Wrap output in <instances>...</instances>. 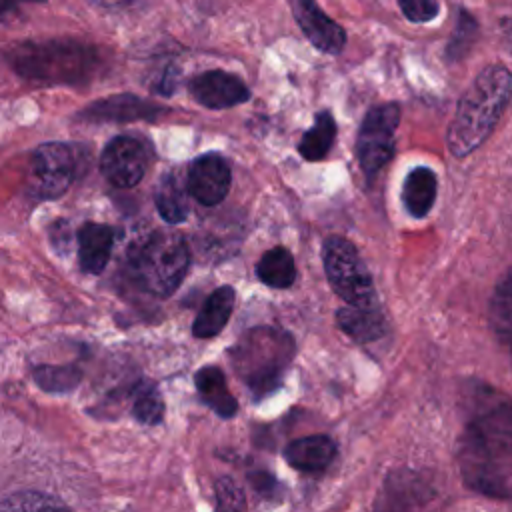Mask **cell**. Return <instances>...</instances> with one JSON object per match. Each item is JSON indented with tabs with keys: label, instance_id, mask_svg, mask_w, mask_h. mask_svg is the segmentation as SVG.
<instances>
[{
	"label": "cell",
	"instance_id": "6",
	"mask_svg": "<svg viewBox=\"0 0 512 512\" xmlns=\"http://www.w3.org/2000/svg\"><path fill=\"white\" fill-rule=\"evenodd\" d=\"M324 270L332 290L352 306L376 302L370 272L352 242L340 236H330L322 250Z\"/></svg>",
	"mask_w": 512,
	"mask_h": 512
},
{
	"label": "cell",
	"instance_id": "28",
	"mask_svg": "<svg viewBox=\"0 0 512 512\" xmlns=\"http://www.w3.org/2000/svg\"><path fill=\"white\" fill-rule=\"evenodd\" d=\"M80 374L72 368H42L38 370V382L48 390H68L78 382Z\"/></svg>",
	"mask_w": 512,
	"mask_h": 512
},
{
	"label": "cell",
	"instance_id": "9",
	"mask_svg": "<svg viewBox=\"0 0 512 512\" xmlns=\"http://www.w3.org/2000/svg\"><path fill=\"white\" fill-rule=\"evenodd\" d=\"M146 164L144 144L132 136L112 138L100 156V170L116 188L136 186L146 172Z\"/></svg>",
	"mask_w": 512,
	"mask_h": 512
},
{
	"label": "cell",
	"instance_id": "4",
	"mask_svg": "<svg viewBox=\"0 0 512 512\" xmlns=\"http://www.w3.org/2000/svg\"><path fill=\"white\" fill-rule=\"evenodd\" d=\"M294 342L278 328L260 326L246 332L232 350V364L258 396L274 392L292 360Z\"/></svg>",
	"mask_w": 512,
	"mask_h": 512
},
{
	"label": "cell",
	"instance_id": "29",
	"mask_svg": "<svg viewBox=\"0 0 512 512\" xmlns=\"http://www.w3.org/2000/svg\"><path fill=\"white\" fill-rule=\"evenodd\" d=\"M398 6L410 22H430L438 14L436 0H398Z\"/></svg>",
	"mask_w": 512,
	"mask_h": 512
},
{
	"label": "cell",
	"instance_id": "22",
	"mask_svg": "<svg viewBox=\"0 0 512 512\" xmlns=\"http://www.w3.org/2000/svg\"><path fill=\"white\" fill-rule=\"evenodd\" d=\"M256 274L264 284H268L272 288H288V286H292V282L296 278L294 258L282 246L272 248V250L264 252V256L260 258V262L256 266Z\"/></svg>",
	"mask_w": 512,
	"mask_h": 512
},
{
	"label": "cell",
	"instance_id": "19",
	"mask_svg": "<svg viewBox=\"0 0 512 512\" xmlns=\"http://www.w3.org/2000/svg\"><path fill=\"white\" fill-rule=\"evenodd\" d=\"M196 388L202 400L222 418H230L238 410L236 398L230 394L224 374L216 366H206L196 372Z\"/></svg>",
	"mask_w": 512,
	"mask_h": 512
},
{
	"label": "cell",
	"instance_id": "3",
	"mask_svg": "<svg viewBox=\"0 0 512 512\" xmlns=\"http://www.w3.org/2000/svg\"><path fill=\"white\" fill-rule=\"evenodd\" d=\"M6 60L18 76L38 84H84L100 66L94 46L68 38L16 42Z\"/></svg>",
	"mask_w": 512,
	"mask_h": 512
},
{
	"label": "cell",
	"instance_id": "18",
	"mask_svg": "<svg viewBox=\"0 0 512 512\" xmlns=\"http://www.w3.org/2000/svg\"><path fill=\"white\" fill-rule=\"evenodd\" d=\"M234 308V290L230 286L216 288L204 302L202 310L198 312L192 332L198 338H212L216 336L228 322Z\"/></svg>",
	"mask_w": 512,
	"mask_h": 512
},
{
	"label": "cell",
	"instance_id": "20",
	"mask_svg": "<svg viewBox=\"0 0 512 512\" xmlns=\"http://www.w3.org/2000/svg\"><path fill=\"white\" fill-rule=\"evenodd\" d=\"M154 202H156V210L160 212V216L170 222V224H178L184 222L188 216V194L186 188L182 184V178L176 172H168L154 194Z\"/></svg>",
	"mask_w": 512,
	"mask_h": 512
},
{
	"label": "cell",
	"instance_id": "23",
	"mask_svg": "<svg viewBox=\"0 0 512 512\" xmlns=\"http://www.w3.org/2000/svg\"><path fill=\"white\" fill-rule=\"evenodd\" d=\"M512 292H510V274H506L500 284L494 290L492 302H490V324L494 334L508 344L510 340V330H512Z\"/></svg>",
	"mask_w": 512,
	"mask_h": 512
},
{
	"label": "cell",
	"instance_id": "13",
	"mask_svg": "<svg viewBox=\"0 0 512 512\" xmlns=\"http://www.w3.org/2000/svg\"><path fill=\"white\" fill-rule=\"evenodd\" d=\"M164 112L156 102L138 98L134 94H116L86 106L78 116L86 122H136L156 120Z\"/></svg>",
	"mask_w": 512,
	"mask_h": 512
},
{
	"label": "cell",
	"instance_id": "17",
	"mask_svg": "<svg viewBox=\"0 0 512 512\" xmlns=\"http://www.w3.org/2000/svg\"><path fill=\"white\" fill-rule=\"evenodd\" d=\"M436 174L428 166H416L408 172L402 186L404 208L416 216L424 218L436 200Z\"/></svg>",
	"mask_w": 512,
	"mask_h": 512
},
{
	"label": "cell",
	"instance_id": "5",
	"mask_svg": "<svg viewBox=\"0 0 512 512\" xmlns=\"http://www.w3.org/2000/svg\"><path fill=\"white\" fill-rule=\"evenodd\" d=\"M188 246L178 234H152L134 258L140 284L156 296H170L188 270Z\"/></svg>",
	"mask_w": 512,
	"mask_h": 512
},
{
	"label": "cell",
	"instance_id": "14",
	"mask_svg": "<svg viewBox=\"0 0 512 512\" xmlns=\"http://www.w3.org/2000/svg\"><path fill=\"white\" fill-rule=\"evenodd\" d=\"M114 246V228L106 224L86 222L78 230V258L82 270L98 274L106 268Z\"/></svg>",
	"mask_w": 512,
	"mask_h": 512
},
{
	"label": "cell",
	"instance_id": "8",
	"mask_svg": "<svg viewBox=\"0 0 512 512\" xmlns=\"http://www.w3.org/2000/svg\"><path fill=\"white\" fill-rule=\"evenodd\" d=\"M80 156L76 146L64 142H46L38 146L30 160L28 186L36 198L62 196L78 174Z\"/></svg>",
	"mask_w": 512,
	"mask_h": 512
},
{
	"label": "cell",
	"instance_id": "2",
	"mask_svg": "<svg viewBox=\"0 0 512 512\" xmlns=\"http://www.w3.org/2000/svg\"><path fill=\"white\" fill-rule=\"evenodd\" d=\"M512 76L504 64H488L464 90L446 132V146L456 158L472 154L496 128L510 102Z\"/></svg>",
	"mask_w": 512,
	"mask_h": 512
},
{
	"label": "cell",
	"instance_id": "7",
	"mask_svg": "<svg viewBox=\"0 0 512 512\" xmlns=\"http://www.w3.org/2000/svg\"><path fill=\"white\" fill-rule=\"evenodd\" d=\"M400 124V106L396 102H384L368 110L364 116L358 140L356 154L362 172L368 178H374L394 154L396 128Z\"/></svg>",
	"mask_w": 512,
	"mask_h": 512
},
{
	"label": "cell",
	"instance_id": "21",
	"mask_svg": "<svg viewBox=\"0 0 512 512\" xmlns=\"http://www.w3.org/2000/svg\"><path fill=\"white\" fill-rule=\"evenodd\" d=\"M336 122L330 112H318L314 118V124L304 136L300 138L298 152L308 162H318L326 158V154L332 150L336 140Z\"/></svg>",
	"mask_w": 512,
	"mask_h": 512
},
{
	"label": "cell",
	"instance_id": "12",
	"mask_svg": "<svg viewBox=\"0 0 512 512\" xmlns=\"http://www.w3.org/2000/svg\"><path fill=\"white\" fill-rule=\"evenodd\" d=\"M296 24L314 48L326 54L342 52L346 32L316 4V0H288Z\"/></svg>",
	"mask_w": 512,
	"mask_h": 512
},
{
	"label": "cell",
	"instance_id": "1",
	"mask_svg": "<svg viewBox=\"0 0 512 512\" xmlns=\"http://www.w3.org/2000/svg\"><path fill=\"white\" fill-rule=\"evenodd\" d=\"M468 422L460 444L458 464L466 484L482 494L508 498L512 476V418L502 398L482 406Z\"/></svg>",
	"mask_w": 512,
	"mask_h": 512
},
{
	"label": "cell",
	"instance_id": "15",
	"mask_svg": "<svg viewBox=\"0 0 512 512\" xmlns=\"http://www.w3.org/2000/svg\"><path fill=\"white\" fill-rule=\"evenodd\" d=\"M336 454V446L328 436H304L290 442L284 450L286 462L304 472H318L324 470Z\"/></svg>",
	"mask_w": 512,
	"mask_h": 512
},
{
	"label": "cell",
	"instance_id": "26",
	"mask_svg": "<svg viewBox=\"0 0 512 512\" xmlns=\"http://www.w3.org/2000/svg\"><path fill=\"white\" fill-rule=\"evenodd\" d=\"M476 36H478L476 20L468 12L462 10L458 16V26H456L450 42L446 44V56L450 60H460L468 52V48L472 46Z\"/></svg>",
	"mask_w": 512,
	"mask_h": 512
},
{
	"label": "cell",
	"instance_id": "27",
	"mask_svg": "<svg viewBox=\"0 0 512 512\" xmlns=\"http://www.w3.org/2000/svg\"><path fill=\"white\" fill-rule=\"evenodd\" d=\"M218 512H240L244 506V494L232 478H220L216 482Z\"/></svg>",
	"mask_w": 512,
	"mask_h": 512
},
{
	"label": "cell",
	"instance_id": "31",
	"mask_svg": "<svg viewBox=\"0 0 512 512\" xmlns=\"http://www.w3.org/2000/svg\"><path fill=\"white\" fill-rule=\"evenodd\" d=\"M88 2L102 10H120V8H126L132 0H88Z\"/></svg>",
	"mask_w": 512,
	"mask_h": 512
},
{
	"label": "cell",
	"instance_id": "10",
	"mask_svg": "<svg viewBox=\"0 0 512 512\" xmlns=\"http://www.w3.org/2000/svg\"><path fill=\"white\" fill-rule=\"evenodd\" d=\"M192 98L210 110H226L250 98V88L242 78L224 70H208L190 80Z\"/></svg>",
	"mask_w": 512,
	"mask_h": 512
},
{
	"label": "cell",
	"instance_id": "30",
	"mask_svg": "<svg viewBox=\"0 0 512 512\" xmlns=\"http://www.w3.org/2000/svg\"><path fill=\"white\" fill-rule=\"evenodd\" d=\"M250 480H252L254 488H258L260 492L272 494V490H270V486L274 484V478H272V476H268V474H264V472H258V474H250Z\"/></svg>",
	"mask_w": 512,
	"mask_h": 512
},
{
	"label": "cell",
	"instance_id": "16",
	"mask_svg": "<svg viewBox=\"0 0 512 512\" xmlns=\"http://www.w3.org/2000/svg\"><path fill=\"white\" fill-rule=\"evenodd\" d=\"M338 326L358 342H372L380 338L386 330V322L376 302L366 306H344L336 314Z\"/></svg>",
	"mask_w": 512,
	"mask_h": 512
},
{
	"label": "cell",
	"instance_id": "24",
	"mask_svg": "<svg viewBox=\"0 0 512 512\" xmlns=\"http://www.w3.org/2000/svg\"><path fill=\"white\" fill-rule=\"evenodd\" d=\"M0 512H70L62 502L40 492H16L2 500Z\"/></svg>",
	"mask_w": 512,
	"mask_h": 512
},
{
	"label": "cell",
	"instance_id": "25",
	"mask_svg": "<svg viewBox=\"0 0 512 512\" xmlns=\"http://www.w3.org/2000/svg\"><path fill=\"white\" fill-rule=\"evenodd\" d=\"M132 412L142 424H158L164 416V400L152 382L140 384L134 396Z\"/></svg>",
	"mask_w": 512,
	"mask_h": 512
},
{
	"label": "cell",
	"instance_id": "11",
	"mask_svg": "<svg viewBox=\"0 0 512 512\" xmlns=\"http://www.w3.org/2000/svg\"><path fill=\"white\" fill-rule=\"evenodd\" d=\"M230 166L224 156L208 152L192 160L188 170V192L204 206L220 204L230 190Z\"/></svg>",
	"mask_w": 512,
	"mask_h": 512
}]
</instances>
